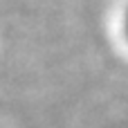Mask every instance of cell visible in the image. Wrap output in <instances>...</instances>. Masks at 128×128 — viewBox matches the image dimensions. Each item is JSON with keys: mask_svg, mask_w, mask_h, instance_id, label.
Returning a JSON list of instances; mask_svg holds the SVG:
<instances>
[{"mask_svg": "<svg viewBox=\"0 0 128 128\" xmlns=\"http://www.w3.org/2000/svg\"><path fill=\"white\" fill-rule=\"evenodd\" d=\"M124 32H126V38H128V7H126V14H124Z\"/></svg>", "mask_w": 128, "mask_h": 128, "instance_id": "obj_1", "label": "cell"}]
</instances>
